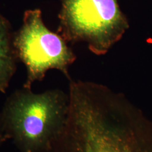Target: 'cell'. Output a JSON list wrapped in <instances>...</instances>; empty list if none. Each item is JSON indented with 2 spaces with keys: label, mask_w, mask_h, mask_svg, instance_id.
<instances>
[{
  "label": "cell",
  "mask_w": 152,
  "mask_h": 152,
  "mask_svg": "<svg viewBox=\"0 0 152 152\" xmlns=\"http://www.w3.org/2000/svg\"><path fill=\"white\" fill-rule=\"evenodd\" d=\"M47 152H152V123L124 98L90 100L71 110Z\"/></svg>",
  "instance_id": "6da1fadb"
},
{
  "label": "cell",
  "mask_w": 152,
  "mask_h": 152,
  "mask_svg": "<svg viewBox=\"0 0 152 152\" xmlns=\"http://www.w3.org/2000/svg\"><path fill=\"white\" fill-rule=\"evenodd\" d=\"M68 108V95L60 90H16L0 112L6 138L19 152H47L65 126Z\"/></svg>",
  "instance_id": "7a4b0ae2"
},
{
  "label": "cell",
  "mask_w": 152,
  "mask_h": 152,
  "mask_svg": "<svg viewBox=\"0 0 152 152\" xmlns=\"http://www.w3.org/2000/svg\"><path fill=\"white\" fill-rule=\"evenodd\" d=\"M57 33L67 43L86 42L95 54L103 55L129 28L118 0H61Z\"/></svg>",
  "instance_id": "3957f363"
},
{
  "label": "cell",
  "mask_w": 152,
  "mask_h": 152,
  "mask_svg": "<svg viewBox=\"0 0 152 152\" xmlns=\"http://www.w3.org/2000/svg\"><path fill=\"white\" fill-rule=\"evenodd\" d=\"M67 44L59 34L45 26L41 10L25 11L22 27L13 35L16 57L27 69L23 87L31 89L34 82L43 80L46 72L53 69L71 78L68 70L76 56Z\"/></svg>",
  "instance_id": "277c9868"
},
{
  "label": "cell",
  "mask_w": 152,
  "mask_h": 152,
  "mask_svg": "<svg viewBox=\"0 0 152 152\" xmlns=\"http://www.w3.org/2000/svg\"><path fill=\"white\" fill-rule=\"evenodd\" d=\"M9 21L0 14V92L5 94L16 70V57Z\"/></svg>",
  "instance_id": "5b68a950"
},
{
  "label": "cell",
  "mask_w": 152,
  "mask_h": 152,
  "mask_svg": "<svg viewBox=\"0 0 152 152\" xmlns=\"http://www.w3.org/2000/svg\"><path fill=\"white\" fill-rule=\"evenodd\" d=\"M6 140H7V139L6 138L5 135L2 130L1 122V118H0V148L2 145V144L5 142Z\"/></svg>",
  "instance_id": "8992f818"
}]
</instances>
